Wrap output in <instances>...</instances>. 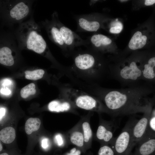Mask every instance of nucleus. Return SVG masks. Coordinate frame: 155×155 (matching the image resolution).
<instances>
[{
  "label": "nucleus",
  "instance_id": "1",
  "mask_svg": "<svg viewBox=\"0 0 155 155\" xmlns=\"http://www.w3.org/2000/svg\"><path fill=\"white\" fill-rule=\"evenodd\" d=\"M100 100L109 115L118 116L145 112L154 104V88L147 84L121 89H106Z\"/></svg>",
  "mask_w": 155,
  "mask_h": 155
},
{
  "label": "nucleus",
  "instance_id": "2",
  "mask_svg": "<svg viewBox=\"0 0 155 155\" xmlns=\"http://www.w3.org/2000/svg\"><path fill=\"white\" fill-rule=\"evenodd\" d=\"M13 33L19 49L50 56L49 49L42 35L40 26L35 21L33 15L29 20L19 24Z\"/></svg>",
  "mask_w": 155,
  "mask_h": 155
},
{
  "label": "nucleus",
  "instance_id": "3",
  "mask_svg": "<svg viewBox=\"0 0 155 155\" xmlns=\"http://www.w3.org/2000/svg\"><path fill=\"white\" fill-rule=\"evenodd\" d=\"M143 62L132 59L122 63L113 67H110V75L122 84L128 87L136 86L143 81L142 67Z\"/></svg>",
  "mask_w": 155,
  "mask_h": 155
},
{
  "label": "nucleus",
  "instance_id": "4",
  "mask_svg": "<svg viewBox=\"0 0 155 155\" xmlns=\"http://www.w3.org/2000/svg\"><path fill=\"white\" fill-rule=\"evenodd\" d=\"M64 92L67 99L73 106L99 114L104 113L109 114L106 107L98 99L73 88L66 89Z\"/></svg>",
  "mask_w": 155,
  "mask_h": 155
},
{
  "label": "nucleus",
  "instance_id": "5",
  "mask_svg": "<svg viewBox=\"0 0 155 155\" xmlns=\"http://www.w3.org/2000/svg\"><path fill=\"white\" fill-rule=\"evenodd\" d=\"M138 120L133 117H131L120 134L115 137L110 146L113 150L115 155H131L133 148L132 145V130Z\"/></svg>",
  "mask_w": 155,
  "mask_h": 155
},
{
  "label": "nucleus",
  "instance_id": "6",
  "mask_svg": "<svg viewBox=\"0 0 155 155\" xmlns=\"http://www.w3.org/2000/svg\"><path fill=\"white\" fill-rule=\"evenodd\" d=\"M119 121L114 119L106 121L99 117V125L95 138L101 145H111L115 139L114 133L118 127Z\"/></svg>",
  "mask_w": 155,
  "mask_h": 155
},
{
  "label": "nucleus",
  "instance_id": "7",
  "mask_svg": "<svg viewBox=\"0 0 155 155\" xmlns=\"http://www.w3.org/2000/svg\"><path fill=\"white\" fill-rule=\"evenodd\" d=\"M52 15L55 19L63 41L69 51L73 50L76 47L87 45L88 42L83 40L78 35L61 22L56 11H55Z\"/></svg>",
  "mask_w": 155,
  "mask_h": 155
},
{
  "label": "nucleus",
  "instance_id": "8",
  "mask_svg": "<svg viewBox=\"0 0 155 155\" xmlns=\"http://www.w3.org/2000/svg\"><path fill=\"white\" fill-rule=\"evenodd\" d=\"M2 42V45L0 46V63L6 66H12L15 62L14 55L19 48L13 33Z\"/></svg>",
  "mask_w": 155,
  "mask_h": 155
},
{
  "label": "nucleus",
  "instance_id": "9",
  "mask_svg": "<svg viewBox=\"0 0 155 155\" xmlns=\"http://www.w3.org/2000/svg\"><path fill=\"white\" fill-rule=\"evenodd\" d=\"M41 26L47 32L50 40L59 47L62 50L68 52L69 51L63 40L59 27L53 16L52 15L51 19H46L40 22Z\"/></svg>",
  "mask_w": 155,
  "mask_h": 155
},
{
  "label": "nucleus",
  "instance_id": "10",
  "mask_svg": "<svg viewBox=\"0 0 155 155\" xmlns=\"http://www.w3.org/2000/svg\"><path fill=\"white\" fill-rule=\"evenodd\" d=\"M154 104L151 106L143 113L142 118L138 120L134 126L132 132V145L133 148L144 136L148 120Z\"/></svg>",
  "mask_w": 155,
  "mask_h": 155
},
{
  "label": "nucleus",
  "instance_id": "11",
  "mask_svg": "<svg viewBox=\"0 0 155 155\" xmlns=\"http://www.w3.org/2000/svg\"><path fill=\"white\" fill-rule=\"evenodd\" d=\"M95 16L82 14L75 16L77 25V31L93 32L98 30L101 26L100 21Z\"/></svg>",
  "mask_w": 155,
  "mask_h": 155
},
{
  "label": "nucleus",
  "instance_id": "12",
  "mask_svg": "<svg viewBox=\"0 0 155 155\" xmlns=\"http://www.w3.org/2000/svg\"><path fill=\"white\" fill-rule=\"evenodd\" d=\"M75 66L83 70H92L97 69L98 67H101V64H98L94 56L88 53H83L77 55L74 59Z\"/></svg>",
  "mask_w": 155,
  "mask_h": 155
},
{
  "label": "nucleus",
  "instance_id": "13",
  "mask_svg": "<svg viewBox=\"0 0 155 155\" xmlns=\"http://www.w3.org/2000/svg\"><path fill=\"white\" fill-rule=\"evenodd\" d=\"M135 151L131 155H154L155 136H146L137 144Z\"/></svg>",
  "mask_w": 155,
  "mask_h": 155
},
{
  "label": "nucleus",
  "instance_id": "14",
  "mask_svg": "<svg viewBox=\"0 0 155 155\" xmlns=\"http://www.w3.org/2000/svg\"><path fill=\"white\" fill-rule=\"evenodd\" d=\"M142 72L143 81L152 86L155 80V57H152L146 61L143 62Z\"/></svg>",
  "mask_w": 155,
  "mask_h": 155
},
{
  "label": "nucleus",
  "instance_id": "15",
  "mask_svg": "<svg viewBox=\"0 0 155 155\" xmlns=\"http://www.w3.org/2000/svg\"><path fill=\"white\" fill-rule=\"evenodd\" d=\"M73 105L67 99L66 100H54L49 103L48 108L51 112L57 113L67 112L71 111L73 108Z\"/></svg>",
  "mask_w": 155,
  "mask_h": 155
},
{
  "label": "nucleus",
  "instance_id": "16",
  "mask_svg": "<svg viewBox=\"0 0 155 155\" xmlns=\"http://www.w3.org/2000/svg\"><path fill=\"white\" fill-rule=\"evenodd\" d=\"M68 136L69 141L72 144L80 148L85 146L80 123L69 131Z\"/></svg>",
  "mask_w": 155,
  "mask_h": 155
},
{
  "label": "nucleus",
  "instance_id": "17",
  "mask_svg": "<svg viewBox=\"0 0 155 155\" xmlns=\"http://www.w3.org/2000/svg\"><path fill=\"white\" fill-rule=\"evenodd\" d=\"M140 31H137L134 34L128 44L129 48L131 50H135L143 48L146 44L147 36L143 34Z\"/></svg>",
  "mask_w": 155,
  "mask_h": 155
},
{
  "label": "nucleus",
  "instance_id": "18",
  "mask_svg": "<svg viewBox=\"0 0 155 155\" xmlns=\"http://www.w3.org/2000/svg\"><path fill=\"white\" fill-rule=\"evenodd\" d=\"M90 40L94 47L100 51H104V49L112 42L109 38L100 34L93 35L90 37Z\"/></svg>",
  "mask_w": 155,
  "mask_h": 155
},
{
  "label": "nucleus",
  "instance_id": "19",
  "mask_svg": "<svg viewBox=\"0 0 155 155\" xmlns=\"http://www.w3.org/2000/svg\"><path fill=\"white\" fill-rule=\"evenodd\" d=\"M90 116L80 123L83 133L85 146L89 148L91 146L93 138V132L90 123Z\"/></svg>",
  "mask_w": 155,
  "mask_h": 155
},
{
  "label": "nucleus",
  "instance_id": "20",
  "mask_svg": "<svg viewBox=\"0 0 155 155\" xmlns=\"http://www.w3.org/2000/svg\"><path fill=\"white\" fill-rule=\"evenodd\" d=\"M15 137V130L12 127L4 128L0 131V140L4 143L8 144L12 143Z\"/></svg>",
  "mask_w": 155,
  "mask_h": 155
},
{
  "label": "nucleus",
  "instance_id": "21",
  "mask_svg": "<svg viewBox=\"0 0 155 155\" xmlns=\"http://www.w3.org/2000/svg\"><path fill=\"white\" fill-rule=\"evenodd\" d=\"M41 121L38 118H30L26 121L25 126L26 133L28 135L38 130L40 127Z\"/></svg>",
  "mask_w": 155,
  "mask_h": 155
},
{
  "label": "nucleus",
  "instance_id": "22",
  "mask_svg": "<svg viewBox=\"0 0 155 155\" xmlns=\"http://www.w3.org/2000/svg\"><path fill=\"white\" fill-rule=\"evenodd\" d=\"M146 136H155V109L154 107L151 111L144 137Z\"/></svg>",
  "mask_w": 155,
  "mask_h": 155
},
{
  "label": "nucleus",
  "instance_id": "23",
  "mask_svg": "<svg viewBox=\"0 0 155 155\" xmlns=\"http://www.w3.org/2000/svg\"><path fill=\"white\" fill-rule=\"evenodd\" d=\"M42 69H37L33 71H25V77L27 79L36 80L41 79L44 73Z\"/></svg>",
  "mask_w": 155,
  "mask_h": 155
},
{
  "label": "nucleus",
  "instance_id": "24",
  "mask_svg": "<svg viewBox=\"0 0 155 155\" xmlns=\"http://www.w3.org/2000/svg\"><path fill=\"white\" fill-rule=\"evenodd\" d=\"M36 91L35 84L31 83L22 89L20 91V95L22 98H25L30 95L34 94Z\"/></svg>",
  "mask_w": 155,
  "mask_h": 155
},
{
  "label": "nucleus",
  "instance_id": "25",
  "mask_svg": "<svg viewBox=\"0 0 155 155\" xmlns=\"http://www.w3.org/2000/svg\"><path fill=\"white\" fill-rule=\"evenodd\" d=\"M98 155H115L112 148L109 145H101L99 148Z\"/></svg>",
  "mask_w": 155,
  "mask_h": 155
},
{
  "label": "nucleus",
  "instance_id": "26",
  "mask_svg": "<svg viewBox=\"0 0 155 155\" xmlns=\"http://www.w3.org/2000/svg\"><path fill=\"white\" fill-rule=\"evenodd\" d=\"M54 140L55 144L60 147L63 146L66 142L64 135L60 133H57L55 135L54 137Z\"/></svg>",
  "mask_w": 155,
  "mask_h": 155
},
{
  "label": "nucleus",
  "instance_id": "27",
  "mask_svg": "<svg viewBox=\"0 0 155 155\" xmlns=\"http://www.w3.org/2000/svg\"><path fill=\"white\" fill-rule=\"evenodd\" d=\"M122 28L123 26L122 24L119 23L117 26L111 27L109 31L111 33H112L118 34L121 32Z\"/></svg>",
  "mask_w": 155,
  "mask_h": 155
},
{
  "label": "nucleus",
  "instance_id": "28",
  "mask_svg": "<svg viewBox=\"0 0 155 155\" xmlns=\"http://www.w3.org/2000/svg\"><path fill=\"white\" fill-rule=\"evenodd\" d=\"M49 141L48 138L46 137L43 138L41 141V146L44 149H47L49 146Z\"/></svg>",
  "mask_w": 155,
  "mask_h": 155
},
{
  "label": "nucleus",
  "instance_id": "29",
  "mask_svg": "<svg viewBox=\"0 0 155 155\" xmlns=\"http://www.w3.org/2000/svg\"><path fill=\"white\" fill-rule=\"evenodd\" d=\"M81 154V152L80 150L76 148H74L65 155H80Z\"/></svg>",
  "mask_w": 155,
  "mask_h": 155
},
{
  "label": "nucleus",
  "instance_id": "30",
  "mask_svg": "<svg viewBox=\"0 0 155 155\" xmlns=\"http://www.w3.org/2000/svg\"><path fill=\"white\" fill-rule=\"evenodd\" d=\"M0 92L1 94L6 95H8L11 93V90L7 88H1Z\"/></svg>",
  "mask_w": 155,
  "mask_h": 155
},
{
  "label": "nucleus",
  "instance_id": "31",
  "mask_svg": "<svg viewBox=\"0 0 155 155\" xmlns=\"http://www.w3.org/2000/svg\"><path fill=\"white\" fill-rule=\"evenodd\" d=\"M155 3V0H146L144 4L146 6H150L154 4Z\"/></svg>",
  "mask_w": 155,
  "mask_h": 155
},
{
  "label": "nucleus",
  "instance_id": "32",
  "mask_svg": "<svg viewBox=\"0 0 155 155\" xmlns=\"http://www.w3.org/2000/svg\"><path fill=\"white\" fill-rule=\"evenodd\" d=\"M11 82L9 79H5L3 82V86H8L11 84Z\"/></svg>",
  "mask_w": 155,
  "mask_h": 155
},
{
  "label": "nucleus",
  "instance_id": "33",
  "mask_svg": "<svg viewBox=\"0 0 155 155\" xmlns=\"http://www.w3.org/2000/svg\"><path fill=\"white\" fill-rule=\"evenodd\" d=\"M5 110L3 108H0V119L5 115Z\"/></svg>",
  "mask_w": 155,
  "mask_h": 155
},
{
  "label": "nucleus",
  "instance_id": "34",
  "mask_svg": "<svg viewBox=\"0 0 155 155\" xmlns=\"http://www.w3.org/2000/svg\"><path fill=\"white\" fill-rule=\"evenodd\" d=\"M2 149L3 146L0 142V151L2 150Z\"/></svg>",
  "mask_w": 155,
  "mask_h": 155
},
{
  "label": "nucleus",
  "instance_id": "35",
  "mask_svg": "<svg viewBox=\"0 0 155 155\" xmlns=\"http://www.w3.org/2000/svg\"><path fill=\"white\" fill-rule=\"evenodd\" d=\"M0 155H9L7 153H4L1 154H0Z\"/></svg>",
  "mask_w": 155,
  "mask_h": 155
},
{
  "label": "nucleus",
  "instance_id": "36",
  "mask_svg": "<svg viewBox=\"0 0 155 155\" xmlns=\"http://www.w3.org/2000/svg\"><path fill=\"white\" fill-rule=\"evenodd\" d=\"M128 1V0H119V1L121 2H126L127 1Z\"/></svg>",
  "mask_w": 155,
  "mask_h": 155
}]
</instances>
